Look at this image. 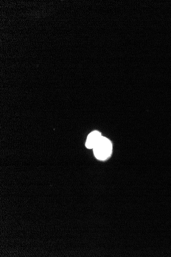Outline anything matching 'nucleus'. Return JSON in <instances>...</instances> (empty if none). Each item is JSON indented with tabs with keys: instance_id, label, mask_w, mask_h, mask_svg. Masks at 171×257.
Segmentation results:
<instances>
[{
	"instance_id": "nucleus-2",
	"label": "nucleus",
	"mask_w": 171,
	"mask_h": 257,
	"mask_svg": "<svg viewBox=\"0 0 171 257\" xmlns=\"http://www.w3.org/2000/svg\"><path fill=\"white\" fill-rule=\"evenodd\" d=\"M101 134L98 131L91 132L86 140V147L87 149H93L102 138Z\"/></svg>"
},
{
	"instance_id": "nucleus-1",
	"label": "nucleus",
	"mask_w": 171,
	"mask_h": 257,
	"mask_svg": "<svg viewBox=\"0 0 171 257\" xmlns=\"http://www.w3.org/2000/svg\"><path fill=\"white\" fill-rule=\"evenodd\" d=\"M93 150L94 156L97 159L105 160L112 154V145L109 139L102 136Z\"/></svg>"
}]
</instances>
